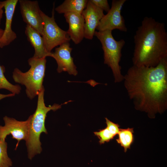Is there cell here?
Listing matches in <instances>:
<instances>
[{
  "mask_svg": "<svg viewBox=\"0 0 167 167\" xmlns=\"http://www.w3.org/2000/svg\"><path fill=\"white\" fill-rule=\"evenodd\" d=\"M95 6L108 12L110 9V6L107 0H90Z\"/></svg>",
  "mask_w": 167,
  "mask_h": 167,
  "instance_id": "21",
  "label": "cell"
},
{
  "mask_svg": "<svg viewBox=\"0 0 167 167\" xmlns=\"http://www.w3.org/2000/svg\"><path fill=\"white\" fill-rule=\"evenodd\" d=\"M68 24L67 31L70 39L76 44L79 43L84 38V20L81 14L68 13L64 14Z\"/></svg>",
  "mask_w": 167,
  "mask_h": 167,
  "instance_id": "13",
  "label": "cell"
},
{
  "mask_svg": "<svg viewBox=\"0 0 167 167\" xmlns=\"http://www.w3.org/2000/svg\"><path fill=\"white\" fill-rule=\"evenodd\" d=\"M134 133L133 128L120 129L118 134V137L116 139L118 143L123 148L124 151L126 152L128 149H130L134 141Z\"/></svg>",
  "mask_w": 167,
  "mask_h": 167,
  "instance_id": "16",
  "label": "cell"
},
{
  "mask_svg": "<svg viewBox=\"0 0 167 167\" xmlns=\"http://www.w3.org/2000/svg\"><path fill=\"white\" fill-rule=\"evenodd\" d=\"M4 30L1 28H0V40L3 34Z\"/></svg>",
  "mask_w": 167,
  "mask_h": 167,
  "instance_id": "24",
  "label": "cell"
},
{
  "mask_svg": "<svg viewBox=\"0 0 167 167\" xmlns=\"http://www.w3.org/2000/svg\"><path fill=\"white\" fill-rule=\"evenodd\" d=\"M5 123L4 126L0 125V140L5 141L8 135H11L12 138L17 141L15 149L16 150L20 141H26L29 133V122L28 118L25 121H18L13 118L5 116L3 118Z\"/></svg>",
  "mask_w": 167,
  "mask_h": 167,
  "instance_id": "8",
  "label": "cell"
},
{
  "mask_svg": "<svg viewBox=\"0 0 167 167\" xmlns=\"http://www.w3.org/2000/svg\"><path fill=\"white\" fill-rule=\"evenodd\" d=\"M94 133L99 139V143L101 144H104L105 142H109L115 136L107 127L98 131L94 132Z\"/></svg>",
  "mask_w": 167,
  "mask_h": 167,
  "instance_id": "19",
  "label": "cell"
},
{
  "mask_svg": "<svg viewBox=\"0 0 167 167\" xmlns=\"http://www.w3.org/2000/svg\"><path fill=\"white\" fill-rule=\"evenodd\" d=\"M54 4L50 17L42 11L41 15L43 21L42 36L47 51L51 52L55 47L70 41L67 31L60 28L55 22L54 14Z\"/></svg>",
  "mask_w": 167,
  "mask_h": 167,
  "instance_id": "6",
  "label": "cell"
},
{
  "mask_svg": "<svg viewBox=\"0 0 167 167\" xmlns=\"http://www.w3.org/2000/svg\"><path fill=\"white\" fill-rule=\"evenodd\" d=\"M5 10L6 23L5 29L0 40V48L7 46L17 38L12 29L11 24L15 8L18 0H6L1 1Z\"/></svg>",
  "mask_w": 167,
  "mask_h": 167,
  "instance_id": "12",
  "label": "cell"
},
{
  "mask_svg": "<svg viewBox=\"0 0 167 167\" xmlns=\"http://www.w3.org/2000/svg\"><path fill=\"white\" fill-rule=\"evenodd\" d=\"M88 0H65L55 10L59 14L75 13L81 14L86 8Z\"/></svg>",
  "mask_w": 167,
  "mask_h": 167,
  "instance_id": "15",
  "label": "cell"
},
{
  "mask_svg": "<svg viewBox=\"0 0 167 167\" xmlns=\"http://www.w3.org/2000/svg\"><path fill=\"white\" fill-rule=\"evenodd\" d=\"M72 48L69 42L65 43L56 48L51 57L56 61L58 65L57 71L59 73L66 71L71 75L76 76L78 74L76 67L71 55Z\"/></svg>",
  "mask_w": 167,
  "mask_h": 167,
  "instance_id": "10",
  "label": "cell"
},
{
  "mask_svg": "<svg viewBox=\"0 0 167 167\" xmlns=\"http://www.w3.org/2000/svg\"><path fill=\"white\" fill-rule=\"evenodd\" d=\"M126 0H113L111 8L107 14L101 20L96 28L98 31H112L118 29L126 32L127 29L121 12Z\"/></svg>",
  "mask_w": 167,
  "mask_h": 167,
  "instance_id": "7",
  "label": "cell"
},
{
  "mask_svg": "<svg viewBox=\"0 0 167 167\" xmlns=\"http://www.w3.org/2000/svg\"><path fill=\"white\" fill-rule=\"evenodd\" d=\"M112 32L96 31L94 35L102 45L104 52V63L111 68L114 82L119 83L123 81L124 78L119 63L122 55V49L125 42L123 39L115 40Z\"/></svg>",
  "mask_w": 167,
  "mask_h": 167,
  "instance_id": "5",
  "label": "cell"
},
{
  "mask_svg": "<svg viewBox=\"0 0 167 167\" xmlns=\"http://www.w3.org/2000/svg\"><path fill=\"white\" fill-rule=\"evenodd\" d=\"M84 20V38L91 40L94 35L95 30L105 15L104 11L88 0L82 14Z\"/></svg>",
  "mask_w": 167,
  "mask_h": 167,
  "instance_id": "11",
  "label": "cell"
},
{
  "mask_svg": "<svg viewBox=\"0 0 167 167\" xmlns=\"http://www.w3.org/2000/svg\"><path fill=\"white\" fill-rule=\"evenodd\" d=\"M46 62V58H37L33 57L28 60L30 67L28 71L23 72L16 68L13 72L14 81L25 86L26 94L30 99L38 95L44 88L43 82Z\"/></svg>",
  "mask_w": 167,
  "mask_h": 167,
  "instance_id": "4",
  "label": "cell"
},
{
  "mask_svg": "<svg viewBox=\"0 0 167 167\" xmlns=\"http://www.w3.org/2000/svg\"><path fill=\"white\" fill-rule=\"evenodd\" d=\"M125 88L135 109L154 118L167 108V58L155 67L133 65L124 75Z\"/></svg>",
  "mask_w": 167,
  "mask_h": 167,
  "instance_id": "1",
  "label": "cell"
},
{
  "mask_svg": "<svg viewBox=\"0 0 167 167\" xmlns=\"http://www.w3.org/2000/svg\"><path fill=\"white\" fill-rule=\"evenodd\" d=\"M5 68L0 65V89H6L12 93L19 94L20 93L21 87L18 85H13L9 82L4 75Z\"/></svg>",
  "mask_w": 167,
  "mask_h": 167,
  "instance_id": "17",
  "label": "cell"
},
{
  "mask_svg": "<svg viewBox=\"0 0 167 167\" xmlns=\"http://www.w3.org/2000/svg\"><path fill=\"white\" fill-rule=\"evenodd\" d=\"M44 88L37 95V106L36 111L28 118L29 133L26 144L28 158L30 160L35 155L40 154L42 151L40 136L43 132L46 134L48 133L45 126V121L47 113L51 110L55 111L60 109L62 105L71 101H69L61 105L54 104L52 105L47 107L44 102Z\"/></svg>",
  "mask_w": 167,
  "mask_h": 167,
  "instance_id": "3",
  "label": "cell"
},
{
  "mask_svg": "<svg viewBox=\"0 0 167 167\" xmlns=\"http://www.w3.org/2000/svg\"><path fill=\"white\" fill-rule=\"evenodd\" d=\"M21 14L23 20L27 25L32 28L42 36L43 21L37 1L19 0Z\"/></svg>",
  "mask_w": 167,
  "mask_h": 167,
  "instance_id": "9",
  "label": "cell"
},
{
  "mask_svg": "<svg viewBox=\"0 0 167 167\" xmlns=\"http://www.w3.org/2000/svg\"><path fill=\"white\" fill-rule=\"evenodd\" d=\"M3 6L0 1V24H1V19L2 18L3 11Z\"/></svg>",
  "mask_w": 167,
  "mask_h": 167,
  "instance_id": "23",
  "label": "cell"
},
{
  "mask_svg": "<svg viewBox=\"0 0 167 167\" xmlns=\"http://www.w3.org/2000/svg\"><path fill=\"white\" fill-rule=\"evenodd\" d=\"M133 65L155 67L167 58V32L164 23L145 17L134 36Z\"/></svg>",
  "mask_w": 167,
  "mask_h": 167,
  "instance_id": "2",
  "label": "cell"
},
{
  "mask_svg": "<svg viewBox=\"0 0 167 167\" xmlns=\"http://www.w3.org/2000/svg\"><path fill=\"white\" fill-rule=\"evenodd\" d=\"M15 95V94L12 93L7 94H3L0 93V100L6 97L14 96Z\"/></svg>",
  "mask_w": 167,
  "mask_h": 167,
  "instance_id": "22",
  "label": "cell"
},
{
  "mask_svg": "<svg viewBox=\"0 0 167 167\" xmlns=\"http://www.w3.org/2000/svg\"><path fill=\"white\" fill-rule=\"evenodd\" d=\"M25 33L28 41L34 49L35 53L33 57L42 58L51 56L52 52H49L47 51L43 37L39 32L26 25Z\"/></svg>",
  "mask_w": 167,
  "mask_h": 167,
  "instance_id": "14",
  "label": "cell"
},
{
  "mask_svg": "<svg viewBox=\"0 0 167 167\" xmlns=\"http://www.w3.org/2000/svg\"><path fill=\"white\" fill-rule=\"evenodd\" d=\"M7 147L5 141L0 140V167H10L12 165L11 160L7 155Z\"/></svg>",
  "mask_w": 167,
  "mask_h": 167,
  "instance_id": "18",
  "label": "cell"
},
{
  "mask_svg": "<svg viewBox=\"0 0 167 167\" xmlns=\"http://www.w3.org/2000/svg\"><path fill=\"white\" fill-rule=\"evenodd\" d=\"M106 123L107 127L110 131L111 133L116 136L118 135L120 131V126L117 124L115 123L110 121L107 118H105Z\"/></svg>",
  "mask_w": 167,
  "mask_h": 167,
  "instance_id": "20",
  "label": "cell"
}]
</instances>
